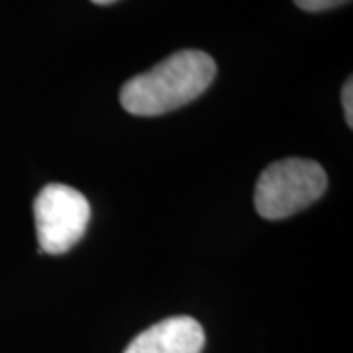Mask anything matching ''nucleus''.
I'll list each match as a JSON object with an SVG mask.
<instances>
[{"mask_svg":"<svg viewBox=\"0 0 353 353\" xmlns=\"http://www.w3.org/2000/svg\"><path fill=\"white\" fill-rule=\"evenodd\" d=\"M214 77L216 63L208 53L176 51L150 71L126 81L120 104L134 116H161L199 99Z\"/></svg>","mask_w":353,"mask_h":353,"instance_id":"f257e3e1","label":"nucleus"},{"mask_svg":"<svg viewBox=\"0 0 353 353\" xmlns=\"http://www.w3.org/2000/svg\"><path fill=\"white\" fill-rule=\"evenodd\" d=\"M328 187V176L312 159L289 157L271 163L257 179L255 210L267 220L296 214L316 202Z\"/></svg>","mask_w":353,"mask_h":353,"instance_id":"f03ea898","label":"nucleus"},{"mask_svg":"<svg viewBox=\"0 0 353 353\" xmlns=\"http://www.w3.org/2000/svg\"><path fill=\"white\" fill-rule=\"evenodd\" d=\"M39 250L51 255L67 253L85 236L90 206L85 194L67 185L53 183L39 190L34 202Z\"/></svg>","mask_w":353,"mask_h":353,"instance_id":"7ed1b4c3","label":"nucleus"},{"mask_svg":"<svg viewBox=\"0 0 353 353\" xmlns=\"http://www.w3.org/2000/svg\"><path fill=\"white\" fill-rule=\"evenodd\" d=\"M206 336L190 316H171L153 324L130 341L124 353H202Z\"/></svg>","mask_w":353,"mask_h":353,"instance_id":"20e7f679","label":"nucleus"},{"mask_svg":"<svg viewBox=\"0 0 353 353\" xmlns=\"http://www.w3.org/2000/svg\"><path fill=\"white\" fill-rule=\"evenodd\" d=\"M301 10L306 12H322V10H330V8H336L341 6L350 0H292Z\"/></svg>","mask_w":353,"mask_h":353,"instance_id":"39448f33","label":"nucleus"},{"mask_svg":"<svg viewBox=\"0 0 353 353\" xmlns=\"http://www.w3.org/2000/svg\"><path fill=\"white\" fill-rule=\"evenodd\" d=\"M341 104H343V114L350 128L353 126V83L352 79L345 81V85L341 88Z\"/></svg>","mask_w":353,"mask_h":353,"instance_id":"423d86ee","label":"nucleus"},{"mask_svg":"<svg viewBox=\"0 0 353 353\" xmlns=\"http://www.w3.org/2000/svg\"><path fill=\"white\" fill-rule=\"evenodd\" d=\"M90 2H94V4H101V6H106V4H112L116 0H90Z\"/></svg>","mask_w":353,"mask_h":353,"instance_id":"0eeeda50","label":"nucleus"}]
</instances>
